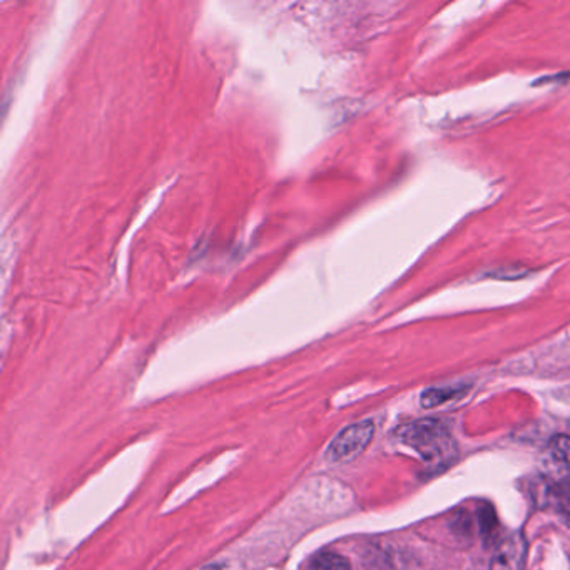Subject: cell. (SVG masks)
<instances>
[{
	"label": "cell",
	"mask_w": 570,
	"mask_h": 570,
	"mask_svg": "<svg viewBox=\"0 0 570 570\" xmlns=\"http://www.w3.org/2000/svg\"><path fill=\"white\" fill-rule=\"evenodd\" d=\"M400 442L422 455L426 462H446L455 450L449 425L442 420H416L400 426L395 433Z\"/></svg>",
	"instance_id": "cell-1"
},
{
	"label": "cell",
	"mask_w": 570,
	"mask_h": 570,
	"mask_svg": "<svg viewBox=\"0 0 570 570\" xmlns=\"http://www.w3.org/2000/svg\"><path fill=\"white\" fill-rule=\"evenodd\" d=\"M480 520V533H482L485 543L495 542L497 535H499V520H497L495 512H493L492 505L483 503L479 510Z\"/></svg>",
	"instance_id": "cell-5"
},
{
	"label": "cell",
	"mask_w": 570,
	"mask_h": 570,
	"mask_svg": "<svg viewBox=\"0 0 570 570\" xmlns=\"http://www.w3.org/2000/svg\"><path fill=\"white\" fill-rule=\"evenodd\" d=\"M570 423V422H569Z\"/></svg>",
	"instance_id": "cell-8"
},
{
	"label": "cell",
	"mask_w": 570,
	"mask_h": 570,
	"mask_svg": "<svg viewBox=\"0 0 570 570\" xmlns=\"http://www.w3.org/2000/svg\"><path fill=\"white\" fill-rule=\"evenodd\" d=\"M465 392L463 386H443V389H430L422 395V405L425 409L443 405L450 400L459 399Z\"/></svg>",
	"instance_id": "cell-4"
},
{
	"label": "cell",
	"mask_w": 570,
	"mask_h": 570,
	"mask_svg": "<svg viewBox=\"0 0 570 570\" xmlns=\"http://www.w3.org/2000/svg\"><path fill=\"white\" fill-rule=\"evenodd\" d=\"M308 570H352L348 560L335 552H323L309 563Z\"/></svg>",
	"instance_id": "cell-6"
},
{
	"label": "cell",
	"mask_w": 570,
	"mask_h": 570,
	"mask_svg": "<svg viewBox=\"0 0 570 570\" xmlns=\"http://www.w3.org/2000/svg\"><path fill=\"white\" fill-rule=\"evenodd\" d=\"M375 435V425L372 422H360L346 426L336 435L326 450V460L332 463L350 462L365 452L366 446Z\"/></svg>",
	"instance_id": "cell-2"
},
{
	"label": "cell",
	"mask_w": 570,
	"mask_h": 570,
	"mask_svg": "<svg viewBox=\"0 0 570 570\" xmlns=\"http://www.w3.org/2000/svg\"><path fill=\"white\" fill-rule=\"evenodd\" d=\"M527 557V540L522 533H512L503 539L493 553L490 569L492 570H523Z\"/></svg>",
	"instance_id": "cell-3"
},
{
	"label": "cell",
	"mask_w": 570,
	"mask_h": 570,
	"mask_svg": "<svg viewBox=\"0 0 570 570\" xmlns=\"http://www.w3.org/2000/svg\"><path fill=\"white\" fill-rule=\"evenodd\" d=\"M208 570H216V567H209Z\"/></svg>",
	"instance_id": "cell-7"
}]
</instances>
